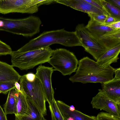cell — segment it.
<instances>
[{"instance_id":"obj_24","label":"cell","mask_w":120,"mask_h":120,"mask_svg":"<svg viewBox=\"0 0 120 120\" xmlns=\"http://www.w3.org/2000/svg\"><path fill=\"white\" fill-rule=\"evenodd\" d=\"M97 120H120V117L103 112H99L96 116Z\"/></svg>"},{"instance_id":"obj_16","label":"cell","mask_w":120,"mask_h":120,"mask_svg":"<svg viewBox=\"0 0 120 120\" xmlns=\"http://www.w3.org/2000/svg\"><path fill=\"white\" fill-rule=\"evenodd\" d=\"M85 27L96 38H99L107 34L117 30L98 23L91 19L85 26Z\"/></svg>"},{"instance_id":"obj_30","label":"cell","mask_w":120,"mask_h":120,"mask_svg":"<svg viewBox=\"0 0 120 120\" xmlns=\"http://www.w3.org/2000/svg\"><path fill=\"white\" fill-rule=\"evenodd\" d=\"M107 26L115 30H120V21L112 23Z\"/></svg>"},{"instance_id":"obj_28","label":"cell","mask_w":120,"mask_h":120,"mask_svg":"<svg viewBox=\"0 0 120 120\" xmlns=\"http://www.w3.org/2000/svg\"><path fill=\"white\" fill-rule=\"evenodd\" d=\"M120 21V20H118L111 16L109 15L103 24L107 26L112 23Z\"/></svg>"},{"instance_id":"obj_26","label":"cell","mask_w":120,"mask_h":120,"mask_svg":"<svg viewBox=\"0 0 120 120\" xmlns=\"http://www.w3.org/2000/svg\"><path fill=\"white\" fill-rule=\"evenodd\" d=\"M12 51L9 45L0 40V56L10 55Z\"/></svg>"},{"instance_id":"obj_4","label":"cell","mask_w":120,"mask_h":120,"mask_svg":"<svg viewBox=\"0 0 120 120\" xmlns=\"http://www.w3.org/2000/svg\"><path fill=\"white\" fill-rule=\"evenodd\" d=\"M41 23L40 18L34 16L22 19L5 18L4 31L31 37L39 32Z\"/></svg>"},{"instance_id":"obj_22","label":"cell","mask_w":120,"mask_h":120,"mask_svg":"<svg viewBox=\"0 0 120 120\" xmlns=\"http://www.w3.org/2000/svg\"><path fill=\"white\" fill-rule=\"evenodd\" d=\"M49 105V107L51 115L52 120H65L62 115L54 98Z\"/></svg>"},{"instance_id":"obj_8","label":"cell","mask_w":120,"mask_h":120,"mask_svg":"<svg viewBox=\"0 0 120 120\" xmlns=\"http://www.w3.org/2000/svg\"><path fill=\"white\" fill-rule=\"evenodd\" d=\"M41 5L39 0H0V13L32 14L37 12Z\"/></svg>"},{"instance_id":"obj_13","label":"cell","mask_w":120,"mask_h":120,"mask_svg":"<svg viewBox=\"0 0 120 120\" xmlns=\"http://www.w3.org/2000/svg\"><path fill=\"white\" fill-rule=\"evenodd\" d=\"M57 106L63 116H69L73 120H97L96 116L84 114L75 109L74 106H69L63 101L56 100Z\"/></svg>"},{"instance_id":"obj_19","label":"cell","mask_w":120,"mask_h":120,"mask_svg":"<svg viewBox=\"0 0 120 120\" xmlns=\"http://www.w3.org/2000/svg\"><path fill=\"white\" fill-rule=\"evenodd\" d=\"M28 107L23 116L16 120H44V116L30 101L27 99Z\"/></svg>"},{"instance_id":"obj_1","label":"cell","mask_w":120,"mask_h":120,"mask_svg":"<svg viewBox=\"0 0 120 120\" xmlns=\"http://www.w3.org/2000/svg\"><path fill=\"white\" fill-rule=\"evenodd\" d=\"M54 44L64 46H82L76 32L67 31L64 29L43 32L16 51L24 52L43 48Z\"/></svg>"},{"instance_id":"obj_9","label":"cell","mask_w":120,"mask_h":120,"mask_svg":"<svg viewBox=\"0 0 120 120\" xmlns=\"http://www.w3.org/2000/svg\"><path fill=\"white\" fill-rule=\"evenodd\" d=\"M36 70L35 75L41 82L46 101L50 104L54 98V92L52 85L51 77L55 70L52 67H46L41 64Z\"/></svg>"},{"instance_id":"obj_35","label":"cell","mask_w":120,"mask_h":120,"mask_svg":"<svg viewBox=\"0 0 120 120\" xmlns=\"http://www.w3.org/2000/svg\"><path fill=\"white\" fill-rule=\"evenodd\" d=\"M2 24V17L0 16V30H1V29Z\"/></svg>"},{"instance_id":"obj_14","label":"cell","mask_w":120,"mask_h":120,"mask_svg":"<svg viewBox=\"0 0 120 120\" xmlns=\"http://www.w3.org/2000/svg\"><path fill=\"white\" fill-rule=\"evenodd\" d=\"M21 76L11 65L0 61V82H18Z\"/></svg>"},{"instance_id":"obj_25","label":"cell","mask_w":120,"mask_h":120,"mask_svg":"<svg viewBox=\"0 0 120 120\" xmlns=\"http://www.w3.org/2000/svg\"><path fill=\"white\" fill-rule=\"evenodd\" d=\"M90 19L100 23L103 24L109 15L106 13L88 14Z\"/></svg>"},{"instance_id":"obj_17","label":"cell","mask_w":120,"mask_h":120,"mask_svg":"<svg viewBox=\"0 0 120 120\" xmlns=\"http://www.w3.org/2000/svg\"><path fill=\"white\" fill-rule=\"evenodd\" d=\"M96 38L107 50H108L120 44V30L110 32Z\"/></svg>"},{"instance_id":"obj_11","label":"cell","mask_w":120,"mask_h":120,"mask_svg":"<svg viewBox=\"0 0 120 120\" xmlns=\"http://www.w3.org/2000/svg\"><path fill=\"white\" fill-rule=\"evenodd\" d=\"M54 2L88 14L107 13L94 7L85 0H55Z\"/></svg>"},{"instance_id":"obj_5","label":"cell","mask_w":120,"mask_h":120,"mask_svg":"<svg viewBox=\"0 0 120 120\" xmlns=\"http://www.w3.org/2000/svg\"><path fill=\"white\" fill-rule=\"evenodd\" d=\"M19 84L21 91L27 99L33 104L44 116L46 115L45 94L41 82L36 76L33 81L30 82L26 79L25 75L21 76Z\"/></svg>"},{"instance_id":"obj_34","label":"cell","mask_w":120,"mask_h":120,"mask_svg":"<svg viewBox=\"0 0 120 120\" xmlns=\"http://www.w3.org/2000/svg\"><path fill=\"white\" fill-rule=\"evenodd\" d=\"M15 86L16 88L19 91H21V87L19 83L18 82H15Z\"/></svg>"},{"instance_id":"obj_3","label":"cell","mask_w":120,"mask_h":120,"mask_svg":"<svg viewBox=\"0 0 120 120\" xmlns=\"http://www.w3.org/2000/svg\"><path fill=\"white\" fill-rule=\"evenodd\" d=\"M53 51L49 46L24 52L12 51L10 54L11 65L21 70L33 68L38 65L47 62Z\"/></svg>"},{"instance_id":"obj_2","label":"cell","mask_w":120,"mask_h":120,"mask_svg":"<svg viewBox=\"0 0 120 120\" xmlns=\"http://www.w3.org/2000/svg\"><path fill=\"white\" fill-rule=\"evenodd\" d=\"M75 74L69 78L73 83H101L111 80L114 78L115 68L110 65L106 68H102L96 62L87 56L80 59Z\"/></svg>"},{"instance_id":"obj_18","label":"cell","mask_w":120,"mask_h":120,"mask_svg":"<svg viewBox=\"0 0 120 120\" xmlns=\"http://www.w3.org/2000/svg\"><path fill=\"white\" fill-rule=\"evenodd\" d=\"M18 91L15 88L11 90L8 92L7 100L4 105V112L6 114L17 113V100Z\"/></svg>"},{"instance_id":"obj_32","label":"cell","mask_w":120,"mask_h":120,"mask_svg":"<svg viewBox=\"0 0 120 120\" xmlns=\"http://www.w3.org/2000/svg\"><path fill=\"white\" fill-rule=\"evenodd\" d=\"M107 1L120 9V0H107Z\"/></svg>"},{"instance_id":"obj_20","label":"cell","mask_w":120,"mask_h":120,"mask_svg":"<svg viewBox=\"0 0 120 120\" xmlns=\"http://www.w3.org/2000/svg\"><path fill=\"white\" fill-rule=\"evenodd\" d=\"M17 113L15 119H19L25 114L28 107L27 101L25 95L21 91L18 92L17 100Z\"/></svg>"},{"instance_id":"obj_31","label":"cell","mask_w":120,"mask_h":120,"mask_svg":"<svg viewBox=\"0 0 120 120\" xmlns=\"http://www.w3.org/2000/svg\"><path fill=\"white\" fill-rule=\"evenodd\" d=\"M0 120H8L6 115L0 105Z\"/></svg>"},{"instance_id":"obj_27","label":"cell","mask_w":120,"mask_h":120,"mask_svg":"<svg viewBox=\"0 0 120 120\" xmlns=\"http://www.w3.org/2000/svg\"><path fill=\"white\" fill-rule=\"evenodd\" d=\"M85 0L94 7L106 12L101 5L99 0Z\"/></svg>"},{"instance_id":"obj_23","label":"cell","mask_w":120,"mask_h":120,"mask_svg":"<svg viewBox=\"0 0 120 120\" xmlns=\"http://www.w3.org/2000/svg\"><path fill=\"white\" fill-rule=\"evenodd\" d=\"M15 82L11 81L0 82V93L7 94L11 90L15 88Z\"/></svg>"},{"instance_id":"obj_29","label":"cell","mask_w":120,"mask_h":120,"mask_svg":"<svg viewBox=\"0 0 120 120\" xmlns=\"http://www.w3.org/2000/svg\"><path fill=\"white\" fill-rule=\"evenodd\" d=\"M25 75L27 80L30 82L33 81L36 77L35 74L31 72Z\"/></svg>"},{"instance_id":"obj_36","label":"cell","mask_w":120,"mask_h":120,"mask_svg":"<svg viewBox=\"0 0 120 120\" xmlns=\"http://www.w3.org/2000/svg\"><path fill=\"white\" fill-rule=\"evenodd\" d=\"M15 120H16L15 119ZM44 120H47L46 119H44Z\"/></svg>"},{"instance_id":"obj_10","label":"cell","mask_w":120,"mask_h":120,"mask_svg":"<svg viewBox=\"0 0 120 120\" xmlns=\"http://www.w3.org/2000/svg\"><path fill=\"white\" fill-rule=\"evenodd\" d=\"M91 104L93 108L102 110L120 117V105L101 91L93 97Z\"/></svg>"},{"instance_id":"obj_6","label":"cell","mask_w":120,"mask_h":120,"mask_svg":"<svg viewBox=\"0 0 120 120\" xmlns=\"http://www.w3.org/2000/svg\"><path fill=\"white\" fill-rule=\"evenodd\" d=\"M51 56L47 62L55 71L64 76L70 75L76 72L79 61L73 52L65 49H58L54 50Z\"/></svg>"},{"instance_id":"obj_7","label":"cell","mask_w":120,"mask_h":120,"mask_svg":"<svg viewBox=\"0 0 120 120\" xmlns=\"http://www.w3.org/2000/svg\"><path fill=\"white\" fill-rule=\"evenodd\" d=\"M76 33L85 51L91 55L97 61L107 50L98 40L86 28L83 24L76 26Z\"/></svg>"},{"instance_id":"obj_15","label":"cell","mask_w":120,"mask_h":120,"mask_svg":"<svg viewBox=\"0 0 120 120\" xmlns=\"http://www.w3.org/2000/svg\"><path fill=\"white\" fill-rule=\"evenodd\" d=\"M120 52V44L106 50L96 62L101 67L107 68L112 63L117 62Z\"/></svg>"},{"instance_id":"obj_12","label":"cell","mask_w":120,"mask_h":120,"mask_svg":"<svg viewBox=\"0 0 120 120\" xmlns=\"http://www.w3.org/2000/svg\"><path fill=\"white\" fill-rule=\"evenodd\" d=\"M102 89L98 90L120 105V79L113 78L110 81L101 83Z\"/></svg>"},{"instance_id":"obj_21","label":"cell","mask_w":120,"mask_h":120,"mask_svg":"<svg viewBox=\"0 0 120 120\" xmlns=\"http://www.w3.org/2000/svg\"><path fill=\"white\" fill-rule=\"evenodd\" d=\"M100 3L106 12L109 15L120 20V9L107 0H99Z\"/></svg>"},{"instance_id":"obj_33","label":"cell","mask_w":120,"mask_h":120,"mask_svg":"<svg viewBox=\"0 0 120 120\" xmlns=\"http://www.w3.org/2000/svg\"><path fill=\"white\" fill-rule=\"evenodd\" d=\"M114 73L115 74L114 78L117 79H120V68L115 69Z\"/></svg>"}]
</instances>
